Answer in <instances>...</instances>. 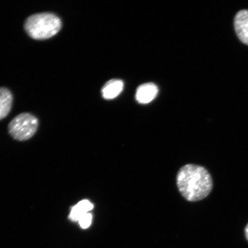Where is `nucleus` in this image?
Returning <instances> with one entry per match:
<instances>
[{"mask_svg": "<svg viewBox=\"0 0 248 248\" xmlns=\"http://www.w3.org/2000/svg\"><path fill=\"white\" fill-rule=\"evenodd\" d=\"M13 96L9 90L5 88H0V120L4 119L10 112Z\"/></svg>", "mask_w": 248, "mask_h": 248, "instance_id": "obj_8", "label": "nucleus"}, {"mask_svg": "<svg viewBox=\"0 0 248 248\" xmlns=\"http://www.w3.org/2000/svg\"><path fill=\"white\" fill-rule=\"evenodd\" d=\"M62 21L58 16L48 12L31 15L24 23V29L31 38L45 40L52 38L61 30Z\"/></svg>", "mask_w": 248, "mask_h": 248, "instance_id": "obj_2", "label": "nucleus"}, {"mask_svg": "<svg viewBox=\"0 0 248 248\" xmlns=\"http://www.w3.org/2000/svg\"><path fill=\"white\" fill-rule=\"evenodd\" d=\"M245 232H246V237L248 240V224L246 226V229H245Z\"/></svg>", "mask_w": 248, "mask_h": 248, "instance_id": "obj_10", "label": "nucleus"}, {"mask_svg": "<svg viewBox=\"0 0 248 248\" xmlns=\"http://www.w3.org/2000/svg\"><path fill=\"white\" fill-rule=\"evenodd\" d=\"M93 216L91 213H88L85 216L82 217L78 222L80 228L83 229H86L90 227L92 224Z\"/></svg>", "mask_w": 248, "mask_h": 248, "instance_id": "obj_9", "label": "nucleus"}, {"mask_svg": "<svg viewBox=\"0 0 248 248\" xmlns=\"http://www.w3.org/2000/svg\"><path fill=\"white\" fill-rule=\"evenodd\" d=\"M176 183L182 196L190 202L204 199L213 188V180L208 170L195 164L183 166L178 172Z\"/></svg>", "mask_w": 248, "mask_h": 248, "instance_id": "obj_1", "label": "nucleus"}, {"mask_svg": "<svg viewBox=\"0 0 248 248\" xmlns=\"http://www.w3.org/2000/svg\"><path fill=\"white\" fill-rule=\"evenodd\" d=\"M39 121L33 114L23 113L16 116L8 125L9 134L16 140L27 141L35 134Z\"/></svg>", "mask_w": 248, "mask_h": 248, "instance_id": "obj_3", "label": "nucleus"}, {"mask_svg": "<svg viewBox=\"0 0 248 248\" xmlns=\"http://www.w3.org/2000/svg\"><path fill=\"white\" fill-rule=\"evenodd\" d=\"M94 208V205L88 200L79 202L76 205L72 207L69 216V219L73 222H78L83 216L89 213Z\"/></svg>", "mask_w": 248, "mask_h": 248, "instance_id": "obj_7", "label": "nucleus"}, {"mask_svg": "<svg viewBox=\"0 0 248 248\" xmlns=\"http://www.w3.org/2000/svg\"><path fill=\"white\" fill-rule=\"evenodd\" d=\"M158 93V88L153 83H144L136 91V100L139 103L147 104L153 101Z\"/></svg>", "mask_w": 248, "mask_h": 248, "instance_id": "obj_5", "label": "nucleus"}, {"mask_svg": "<svg viewBox=\"0 0 248 248\" xmlns=\"http://www.w3.org/2000/svg\"><path fill=\"white\" fill-rule=\"evenodd\" d=\"M124 82L120 79H111L105 83L102 89V97L105 100H113L122 92Z\"/></svg>", "mask_w": 248, "mask_h": 248, "instance_id": "obj_6", "label": "nucleus"}, {"mask_svg": "<svg viewBox=\"0 0 248 248\" xmlns=\"http://www.w3.org/2000/svg\"><path fill=\"white\" fill-rule=\"evenodd\" d=\"M233 26L238 40L248 46V9H241L237 12L234 17Z\"/></svg>", "mask_w": 248, "mask_h": 248, "instance_id": "obj_4", "label": "nucleus"}]
</instances>
